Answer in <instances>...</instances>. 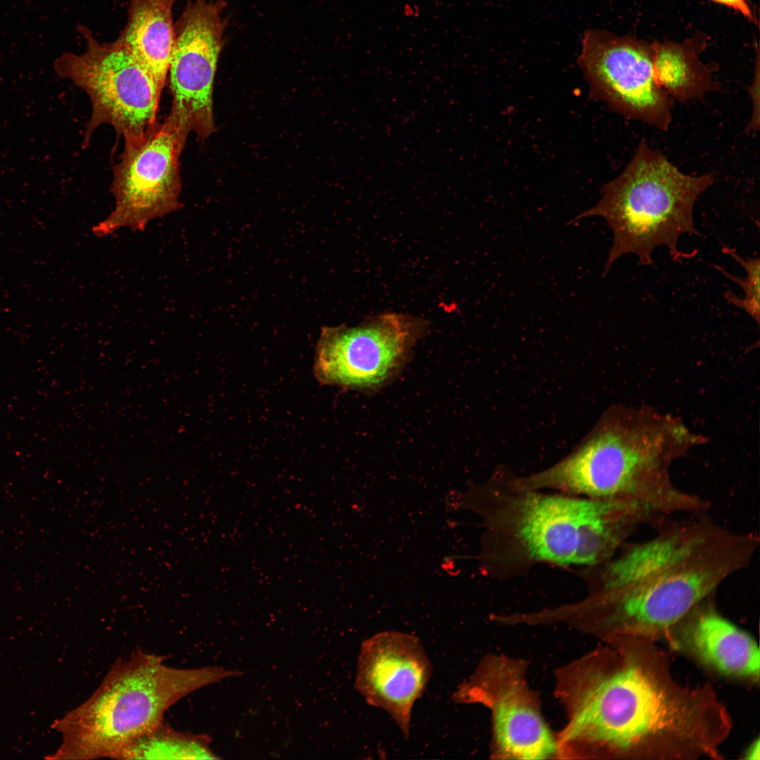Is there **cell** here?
<instances>
[{"instance_id":"6da1fadb","label":"cell","mask_w":760,"mask_h":760,"mask_svg":"<svg viewBox=\"0 0 760 760\" xmlns=\"http://www.w3.org/2000/svg\"><path fill=\"white\" fill-rule=\"evenodd\" d=\"M606 642L572 673L560 750L585 747L619 760L723 758L733 721L710 684L679 683L656 641L621 635Z\"/></svg>"},{"instance_id":"7a4b0ae2","label":"cell","mask_w":760,"mask_h":760,"mask_svg":"<svg viewBox=\"0 0 760 760\" xmlns=\"http://www.w3.org/2000/svg\"><path fill=\"white\" fill-rule=\"evenodd\" d=\"M759 546L757 536L703 517L664 526L610 559L587 628L605 641L666 639L696 605L750 565Z\"/></svg>"},{"instance_id":"3957f363","label":"cell","mask_w":760,"mask_h":760,"mask_svg":"<svg viewBox=\"0 0 760 760\" xmlns=\"http://www.w3.org/2000/svg\"><path fill=\"white\" fill-rule=\"evenodd\" d=\"M242 673L218 666L179 669L140 650L113 664L80 705L58 720L63 759H119L135 740L163 723L165 713L194 691Z\"/></svg>"},{"instance_id":"277c9868","label":"cell","mask_w":760,"mask_h":760,"mask_svg":"<svg viewBox=\"0 0 760 760\" xmlns=\"http://www.w3.org/2000/svg\"><path fill=\"white\" fill-rule=\"evenodd\" d=\"M714 182L711 174L690 175L680 171L659 151L642 139L623 170L602 186L598 203L578 215L602 217L613 233L603 276L623 255L638 256L642 265H654L652 253L667 248L675 260L680 237L700 236L693 210L699 197Z\"/></svg>"},{"instance_id":"5b68a950","label":"cell","mask_w":760,"mask_h":760,"mask_svg":"<svg viewBox=\"0 0 760 760\" xmlns=\"http://www.w3.org/2000/svg\"><path fill=\"white\" fill-rule=\"evenodd\" d=\"M86 39L80 54L64 52L53 68L88 95L91 114L84 134L85 148L93 132L109 124L125 139L142 134L156 122L163 87L129 49L118 38L101 42L89 29L78 27Z\"/></svg>"},{"instance_id":"8992f818","label":"cell","mask_w":760,"mask_h":760,"mask_svg":"<svg viewBox=\"0 0 760 760\" xmlns=\"http://www.w3.org/2000/svg\"><path fill=\"white\" fill-rule=\"evenodd\" d=\"M185 144L166 120L139 136L125 139L124 151L113 168L110 191L115 208L92 228L96 237L121 227L143 231L151 220L180 208L179 158Z\"/></svg>"},{"instance_id":"52a82bcc","label":"cell","mask_w":760,"mask_h":760,"mask_svg":"<svg viewBox=\"0 0 760 760\" xmlns=\"http://www.w3.org/2000/svg\"><path fill=\"white\" fill-rule=\"evenodd\" d=\"M426 331V322L396 312L369 317L353 327H323L315 374L325 384L376 391L400 372Z\"/></svg>"},{"instance_id":"ba28073f","label":"cell","mask_w":760,"mask_h":760,"mask_svg":"<svg viewBox=\"0 0 760 760\" xmlns=\"http://www.w3.org/2000/svg\"><path fill=\"white\" fill-rule=\"evenodd\" d=\"M226 7L223 0H188L175 23L167 75L172 101L166 120L185 142L191 132L204 139L215 129L213 94Z\"/></svg>"},{"instance_id":"9c48e42d","label":"cell","mask_w":760,"mask_h":760,"mask_svg":"<svg viewBox=\"0 0 760 760\" xmlns=\"http://www.w3.org/2000/svg\"><path fill=\"white\" fill-rule=\"evenodd\" d=\"M578 63L595 99L626 118L669 129L674 101L656 80L651 44L587 30Z\"/></svg>"},{"instance_id":"30bf717a","label":"cell","mask_w":760,"mask_h":760,"mask_svg":"<svg viewBox=\"0 0 760 760\" xmlns=\"http://www.w3.org/2000/svg\"><path fill=\"white\" fill-rule=\"evenodd\" d=\"M524 664L501 657L482 660L452 695L456 703H479L491 714L494 754L502 759H545L559 754L524 678Z\"/></svg>"},{"instance_id":"8fae6325","label":"cell","mask_w":760,"mask_h":760,"mask_svg":"<svg viewBox=\"0 0 760 760\" xmlns=\"http://www.w3.org/2000/svg\"><path fill=\"white\" fill-rule=\"evenodd\" d=\"M431 673V663L417 637L385 631L362 642L355 688L368 704L385 711L408 739L413 707Z\"/></svg>"},{"instance_id":"7c38bea8","label":"cell","mask_w":760,"mask_h":760,"mask_svg":"<svg viewBox=\"0 0 760 760\" xmlns=\"http://www.w3.org/2000/svg\"><path fill=\"white\" fill-rule=\"evenodd\" d=\"M714 596L696 605L666 640L675 649L721 675L759 682L758 644L750 634L718 612Z\"/></svg>"},{"instance_id":"4fadbf2b","label":"cell","mask_w":760,"mask_h":760,"mask_svg":"<svg viewBox=\"0 0 760 760\" xmlns=\"http://www.w3.org/2000/svg\"><path fill=\"white\" fill-rule=\"evenodd\" d=\"M593 500L528 494L520 505L518 534L529 555L574 564L581 531Z\"/></svg>"},{"instance_id":"5bb4252c","label":"cell","mask_w":760,"mask_h":760,"mask_svg":"<svg viewBox=\"0 0 760 760\" xmlns=\"http://www.w3.org/2000/svg\"><path fill=\"white\" fill-rule=\"evenodd\" d=\"M178 0H129L126 25L118 37L163 88L175 31L172 11Z\"/></svg>"},{"instance_id":"9a60e30c","label":"cell","mask_w":760,"mask_h":760,"mask_svg":"<svg viewBox=\"0 0 760 760\" xmlns=\"http://www.w3.org/2000/svg\"><path fill=\"white\" fill-rule=\"evenodd\" d=\"M702 41L692 38L682 43L656 41L651 44L656 80L673 101L698 100L717 89L711 69L699 58L704 46Z\"/></svg>"},{"instance_id":"2e32d148","label":"cell","mask_w":760,"mask_h":760,"mask_svg":"<svg viewBox=\"0 0 760 760\" xmlns=\"http://www.w3.org/2000/svg\"><path fill=\"white\" fill-rule=\"evenodd\" d=\"M210 744L207 735L178 731L163 723L132 742L119 759H218Z\"/></svg>"},{"instance_id":"e0dca14e","label":"cell","mask_w":760,"mask_h":760,"mask_svg":"<svg viewBox=\"0 0 760 760\" xmlns=\"http://www.w3.org/2000/svg\"><path fill=\"white\" fill-rule=\"evenodd\" d=\"M723 252L735 260L746 271L745 278L735 277L725 270L715 265L714 267L721 271L726 277L737 284L744 291L742 298L734 293L728 291L725 293L726 299L737 308L745 311L757 324L759 323V259L745 258L729 247H723Z\"/></svg>"},{"instance_id":"ac0fdd59","label":"cell","mask_w":760,"mask_h":760,"mask_svg":"<svg viewBox=\"0 0 760 760\" xmlns=\"http://www.w3.org/2000/svg\"><path fill=\"white\" fill-rule=\"evenodd\" d=\"M757 49V54L754 70V77L749 87V94L752 101V110L750 120L748 123L747 130L749 132H756L759 129L760 124V115H759V51Z\"/></svg>"},{"instance_id":"d6986e66","label":"cell","mask_w":760,"mask_h":760,"mask_svg":"<svg viewBox=\"0 0 760 760\" xmlns=\"http://www.w3.org/2000/svg\"><path fill=\"white\" fill-rule=\"evenodd\" d=\"M717 4L726 6L740 13L749 21L758 25V21L753 14L747 0H711Z\"/></svg>"},{"instance_id":"ffe728a7","label":"cell","mask_w":760,"mask_h":760,"mask_svg":"<svg viewBox=\"0 0 760 760\" xmlns=\"http://www.w3.org/2000/svg\"><path fill=\"white\" fill-rule=\"evenodd\" d=\"M744 754V759L759 760L760 759L759 738H756L749 745Z\"/></svg>"}]
</instances>
